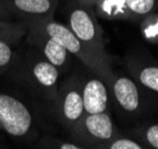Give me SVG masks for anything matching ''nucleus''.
<instances>
[{
    "mask_svg": "<svg viewBox=\"0 0 158 149\" xmlns=\"http://www.w3.org/2000/svg\"><path fill=\"white\" fill-rule=\"evenodd\" d=\"M27 23L35 25L36 28L44 31L50 37L61 43L73 56L79 59L88 68V71L95 73L98 77L110 85L113 77L112 72V59L107 51H101L80 41L70 29L63 23H60L52 18L26 20Z\"/></svg>",
    "mask_w": 158,
    "mask_h": 149,
    "instance_id": "1",
    "label": "nucleus"
},
{
    "mask_svg": "<svg viewBox=\"0 0 158 149\" xmlns=\"http://www.w3.org/2000/svg\"><path fill=\"white\" fill-rule=\"evenodd\" d=\"M69 133L73 140L85 148H96L99 144L114 137L119 130L107 110L99 113H85Z\"/></svg>",
    "mask_w": 158,
    "mask_h": 149,
    "instance_id": "2",
    "label": "nucleus"
},
{
    "mask_svg": "<svg viewBox=\"0 0 158 149\" xmlns=\"http://www.w3.org/2000/svg\"><path fill=\"white\" fill-rule=\"evenodd\" d=\"M70 31L82 42L93 48L106 51L102 28L98 22L94 7L83 6L69 0L67 11V24Z\"/></svg>",
    "mask_w": 158,
    "mask_h": 149,
    "instance_id": "3",
    "label": "nucleus"
},
{
    "mask_svg": "<svg viewBox=\"0 0 158 149\" xmlns=\"http://www.w3.org/2000/svg\"><path fill=\"white\" fill-rule=\"evenodd\" d=\"M1 129L16 138H29L35 133V118L30 109L10 94L0 93Z\"/></svg>",
    "mask_w": 158,
    "mask_h": 149,
    "instance_id": "4",
    "label": "nucleus"
},
{
    "mask_svg": "<svg viewBox=\"0 0 158 149\" xmlns=\"http://www.w3.org/2000/svg\"><path fill=\"white\" fill-rule=\"evenodd\" d=\"M55 113L64 128L70 131L82 116L85 115L81 78L70 77L61 87H58V97L56 102Z\"/></svg>",
    "mask_w": 158,
    "mask_h": 149,
    "instance_id": "5",
    "label": "nucleus"
},
{
    "mask_svg": "<svg viewBox=\"0 0 158 149\" xmlns=\"http://www.w3.org/2000/svg\"><path fill=\"white\" fill-rule=\"evenodd\" d=\"M117 109L128 117H137L146 110V100L142 93V87L133 78L114 74L108 85Z\"/></svg>",
    "mask_w": 158,
    "mask_h": 149,
    "instance_id": "6",
    "label": "nucleus"
},
{
    "mask_svg": "<svg viewBox=\"0 0 158 149\" xmlns=\"http://www.w3.org/2000/svg\"><path fill=\"white\" fill-rule=\"evenodd\" d=\"M27 73L31 82L54 106L55 111L58 97L60 71L40 53L31 57Z\"/></svg>",
    "mask_w": 158,
    "mask_h": 149,
    "instance_id": "7",
    "label": "nucleus"
},
{
    "mask_svg": "<svg viewBox=\"0 0 158 149\" xmlns=\"http://www.w3.org/2000/svg\"><path fill=\"white\" fill-rule=\"evenodd\" d=\"M26 39L30 44L37 48V50L49 62L52 63L60 71V73H63L69 69L71 63V54L56 39L50 37L44 31H42L40 29L30 23H27Z\"/></svg>",
    "mask_w": 158,
    "mask_h": 149,
    "instance_id": "8",
    "label": "nucleus"
},
{
    "mask_svg": "<svg viewBox=\"0 0 158 149\" xmlns=\"http://www.w3.org/2000/svg\"><path fill=\"white\" fill-rule=\"evenodd\" d=\"M81 79L85 113H99L108 110V85L95 73Z\"/></svg>",
    "mask_w": 158,
    "mask_h": 149,
    "instance_id": "9",
    "label": "nucleus"
},
{
    "mask_svg": "<svg viewBox=\"0 0 158 149\" xmlns=\"http://www.w3.org/2000/svg\"><path fill=\"white\" fill-rule=\"evenodd\" d=\"M12 16L24 20L52 18L60 0H6Z\"/></svg>",
    "mask_w": 158,
    "mask_h": 149,
    "instance_id": "10",
    "label": "nucleus"
},
{
    "mask_svg": "<svg viewBox=\"0 0 158 149\" xmlns=\"http://www.w3.org/2000/svg\"><path fill=\"white\" fill-rule=\"evenodd\" d=\"M128 72L139 86L148 92L158 94V63L146 60L128 62Z\"/></svg>",
    "mask_w": 158,
    "mask_h": 149,
    "instance_id": "11",
    "label": "nucleus"
},
{
    "mask_svg": "<svg viewBox=\"0 0 158 149\" xmlns=\"http://www.w3.org/2000/svg\"><path fill=\"white\" fill-rule=\"evenodd\" d=\"M94 11L98 17L108 20H130L125 0H96Z\"/></svg>",
    "mask_w": 158,
    "mask_h": 149,
    "instance_id": "12",
    "label": "nucleus"
},
{
    "mask_svg": "<svg viewBox=\"0 0 158 149\" xmlns=\"http://www.w3.org/2000/svg\"><path fill=\"white\" fill-rule=\"evenodd\" d=\"M128 134L144 143L146 148L158 149V123H144Z\"/></svg>",
    "mask_w": 158,
    "mask_h": 149,
    "instance_id": "13",
    "label": "nucleus"
},
{
    "mask_svg": "<svg viewBox=\"0 0 158 149\" xmlns=\"http://www.w3.org/2000/svg\"><path fill=\"white\" fill-rule=\"evenodd\" d=\"M27 32V22H10V20H0V39L7 41L11 43L19 42Z\"/></svg>",
    "mask_w": 158,
    "mask_h": 149,
    "instance_id": "14",
    "label": "nucleus"
},
{
    "mask_svg": "<svg viewBox=\"0 0 158 149\" xmlns=\"http://www.w3.org/2000/svg\"><path fill=\"white\" fill-rule=\"evenodd\" d=\"M130 20L139 22L143 17L156 11L158 0H125Z\"/></svg>",
    "mask_w": 158,
    "mask_h": 149,
    "instance_id": "15",
    "label": "nucleus"
},
{
    "mask_svg": "<svg viewBox=\"0 0 158 149\" xmlns=\"http://www.w3.org/2000/svg\"><path fill=\"white\" fill-rule=\"evenodd\" d=\"M96 148L101 149H145V144L139 140L135 138L132 135H123L118 133L111 140L99 144Z\"/></svg>",
    "mask_w": 158,
    "mask_h": 149,
    "instance_id": "16",
    "label": "nucleus"
},
{
    "mask_svg": "<svg viewBox=\"0 0 158 149\" xmlns=\"http://www.w3.org/2000/svg\"><path fill=\"white\" fill-rule=\"evenodd\" d=\"M140 30L148 42L158 44V12L153 11L139 20Z\"/></svg>",
    "mask_w": 158,
    "mask_h": 149,
    "instance_id": "17",
    "label": "nucleus"
},
{
    "mask_svg": "<svg viewBox=\"0 0 158 149\" xmlns=\"http://www.w3.org/2000/svg\"><path fill=\"white\" fill-rule=\"evenodd\" d=\"M13 46L15 43L0 39V74L7 71L15 62L16 53Z\"/></svg>",
    "mask_w": 158,
    "mask_h": 149,
    "instance_id": "18",
    "label": "nucleus"
},
{
    "mask_svg": "<svg viewBox=\"0 0 158 149\" xmlns=\"http://www.w3.org/2000/svg\"><path fill=\"white\" fill-rule=\"evenodd\" d=\"M44 146L50 148H60V149H81L85 148L76 142H60V141H50L49 143H44Z\"/></svg>",
    "mask_w": 158,
    "mask_h": 149,
    "instance_id": "19",
    "label": "nucleus"
},
{
    "mask_svg": "<svg viewBox=\"0 0 158 149\" xmlns=\"http://www.w3.org/2000/svg\"><path fill=\"white\" fill-rule=\"evenodd\" d=\"M10 17H12V15L7 7L6 0H0V20H7Z\"/></svg>",
    "mask_w": 158,
    "mask_h": 149,
    "instance_id": "20",
    "label": "nucleus"
},
{
    "mask_svg": "<svg viewBox=\"0 0 158 149\" xmlns=\"http://www.w3.org/2000/svg\"><path fill=\"white\" fill-rule=\"evenodd\" d=\"M75 2H77L80 5H83V6H89V7H94L96 0H73Z\"/></svg>",
    "mask_w": 158,
    "mask_h": 149,
    "instance_id": "21",
    "label": "nucleus"
},
{
    "mask_svg": "<svg viewBox=\"0 0 158 149\" xmlns=\"http://www.w3.org/2000/svg\"><path fill=\"white\" fill-rule=\"evenodd\" d=\"M0 129H1V124H0Z\"/></svg>",
    "mask_w": 158,
    "mask_h": 149,
    "instance_id": "22",
    "label": "nucleus"
}]
</instances>
